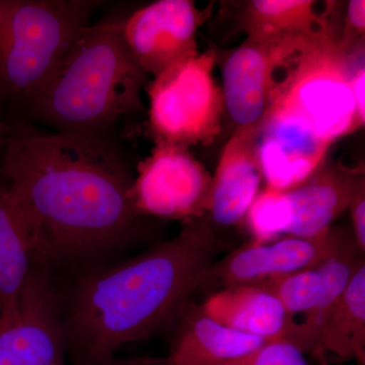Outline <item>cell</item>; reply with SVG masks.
I'll list each match as a JSON object with an SVG mask.
<instances>
[{"label":"cell","instance_id":"10","mask_svg":"<svg viewBox=\"0 0 365 365\" xmlns=\"http://www.w3.org/2000/svg\"><path fill=\"white\" fill-rule=\"evenodd\" d=\"M67 345L59 299L47 268L33 271L20 309L0 324V365H67Z\"/></svg>","mask_w":365,"mask_h":365},{"label":"cell","instance_id":"4","mask_svg":"<svg viewBox=\"0 0 365 365\" xmlns=\"http://www.w3.org/2000/svg\"><path fill=\"white\" fill-rule=\"evenodd\" d=\"M100 1L0 0V105L30 104Z\"/></svg>","mask_w":365,"mask_h":365},{"label":"cell","instance_id":"21","mask_svg":"<svg viewBox=\"0 0 365 365\" xmlns=\"http://www.w3.org/2000/svg\"><path fill=\"white\" fill-rule=\"evenodd\" d=\"M247 225L256 242H267L287 235L290 208L287 193L266 188L259 192L247 212Z\"/></svg>","mask_w":365,"mask_h":365},{"label":"cell","instance_id":"13","mask_svg":"<svg viewBox=\"0 0 365 365\" xmlns=\"http://www.w3.org/2000/svg\"><path fill=\"white\" fill-rule=\"evenodd\" d=\"M364 264V252L351 239L313 267L255 285L275 295L292 318L304 314V319L297 322V326L306 329L332 306Z\"/></svg>","mask_w":365,"mask_h":365},{"label":"cell","instance_id":"5","mask_svg":"<svg viewBox=\"0 0 365 365\" xmlns=\"http://www.w3.org/2000/svg\"><path fill=\"white\" fill-rule=\"evenodd\" d=\"M339 41L327 37L307 45L288 68L270 107L289 113L330 144L364 125L351 86L355 69L364 63V44L345 49Z\"/></svg>","mask_w":365,"mask_h":365},{"label":"cell","instance_id":"28","mask_svg":"<svg viewBox=\"0 0 365 365\" xmlns=\"http://www.w3.org/2000/svg\"><path fill=\"white\" fill-rule=\"evenodd\" d=\"M0 314H1V299H0Z\"/></svg>","mask_w":365,"mask_h":365},{"label":"cell","instance_id":"25","mask_svg":"<svg viewBox=\"0 0 365 365\" xmlns=\"http://www.w3.org/2000/svg\"><path fill=\"white\" fill-rule=\"evenodd\" d=\"M95 365H174L170 364L169 359H148V357H136V359H116L113 356L111 359L98 362Z\"/></svg>","mask_w":365,"mask_h":365},{"label":"cell","instance_id":"12","mask_svg":"<svg viewBox=\"0 0 365 365\" xmlns=\"http://www.w3.org/2000/svg\"><path fill=\"white\" fill-rule=\"evenodd\" d=\"M257 157L274 191H289L323 167L331 144L289 113L270 108L257 130Z\"/></svg>","mask_w":365,"mask_h":365},{"label":"cell","instance_id":"20","mask_svg":"<svg viewBox=\"0 0 365 365\" xmlns=\"http://www.w3.org/2000/svg\"><path fill=\"white\" fill-rule=\"evenodd\" d=\"M329 4L319 11L312 0H254L247 4L244 26L249 39L270 42L337 37Z\"/></svg>","mask_w":365,"mask_h":365},{"label":"cell","instance_id":"26","mask_svg":"<svg viewBox=\"0 0 365 365\" xmlns=\"http://www.w3.org/2000/svg\"><path fill=\"white\" fill-rule=\"evenodd\" d=\"M9 130H11V129H9V127L7 126L6 124L0 122V148L4 146V143H6V139L9 134Z\"/></svg>","mask_w":365,"mask_h":365},{"label":"cell","instance_id":"1","mask_svg":"<svg viewBox=\"0 0 365 365\" xmlns=\"http://www.w3.org/2000/svg\"><path fill=\"white\" fill-rule=\"evenodd\" d=\"M0 170L37 242L42 267L91 261L124 248L140 232L133 178L102 136L9 134Z\"/></svg>","mask_w":365,"mask_h":365},{"label":"cell","instance_id":"17","mask_svg":"<svg viewBox=\"0 0 365 365\" xmlns=\"http://www.w3.org/2000/svg\"><path fill=\"white\" fill-rule=\"evenodd\" d=\"M39 266L32 230L0 173V324L16 316L24 288Z\"/></svg>","mask_w":365,"mask_h":365},{"label":"cell","instance_id":"24","mask_svg":"<svg viewBox=\"0 0 365 365\" xmlns=\"http://www.w3.org/2000/svg\"><path fill=\"white\" fill-rule=\"evenodd\" d=\"M352 93L354 98L355 106H356L357 112L361 121H365V68L364 63L361 64L355 69L353 73L352 81Z\"/></svg>","mask_w":365,"mask_h":365},{"label":"cell","instance_id":"7","mask_svg":"<svg viewBox=\"0 0 365 365\" xmlns=\"http://www.w3.org/2000/svg\"><path fill=\"white\" fill-rule=\"evenodd\" d=\"M212 178L189 148L157 143L137 168L129 196L137 215L181 220L203 217L210 204Z\"/></svg>","mask_w":365,"mask_h":365},{"label":"cell","instance_id":"9","mask_svg":"<svg viewBox=\"0 0 365 365\" xmlns=\"http://www.w3.org/2000/svg\"><path fill=\"white\" fill-rule=\"evenodd\" d=\"M354 239L351 230L332 227L314 237L288 235L244 245L209 267L199 290L217 292L235 285L257 284L313 267Z\"/></svg>","mask_w":365,"mask_h":365},{"label":"cell","instance_id":"22","mask_svg":"<svg viewBox=\"0 0 365 365\" xmlns=\"http://www.w3.org/2000/svg\"><path fill=\"white\" fill-rule=\"evenodd\" d=\"M208 365H309L306 354L299 347L279 340L267 342L256 351Z\"/></svg>","mask_w":365,"mask_h":365},{"label":"cell","instance_id":"18","mask_svg":"<svg viewBox=\"0 0 365 365\" xmlns=\"http://www.w3.org/2000/svg\"><path fill=\"white\" fill-rule=\"evenodd\" d=\"M176 325L168 357L174 365L217 364L250 354L267 343L223 325L192 300Z\"/></svg>","mask_w":365,"mask_h":365},{"label":"cell","instance_id":"15","mask_svg":"<svg viewBox=\"0 0 365 365\" xmlns=\"http://www.w3.org/2000/svg\"><path fill=\"white\" fill-rule=\"evenodd\" d=\"M300 348L318 359L332 353L365 365V264L332 306L300 331Z\"/></svg>","mask_w":365,"mask_h":365},{"label":"cell","instance_id":"16","mask_svg":"<svg viewBox=\"0 0 365 365\" xmlns=\"http://www.w3.org/2000/svg\"><path fill=\"white\" fill-rule=\"evenodd\" d=\"M360 172L345 168L321 167L299 186L285 191L290 208V223L287 235L314 237L333 227L347 210Z\"/></svg>","mask_w":365,"mask_h":365},{"label":"cell","instance_id":"2","mask_svg":"<svg viewBox=\"0 0 365 365\" xmlns=\"http://www.w3.org/2000/svg\"><path fill=\"white\" fill-rule=\"evenodd\" d=\"M222 247L203 216L133 258L83 274L60 307L73 364H97L176 325Z\"/></svg>","mask_w":365,"mask_h":365},{"label":"cell","instance_id":"19","mask_svg":"<svg viewBox=\"0 0 365 365\" xmlns=\"http://www.w3.org/2000/svg\"><path fill=\"white\" fill-rule=\"evenodd\" d=\"M201 306L223 325L266 342L287 341L295 323L275 295L255 284L222 288Z\"/></svg>","mask_w":365,"mask_h":365},{"label":"cell","instance_id":"8","mask_svg":"<svg viewBox=\"0 0 365 365\" xmlns=\"http://www.w3.org/2000/svg\"><path fill=\"white\" fill-rule=\"evenodd\" d=\"M316 40L248 38L228 54L222 66L223 108L237 131L260 126L295 57Z\"/></svg>","mask_w":365,"mask_h":365},{"label":"cell","instance_id":"23","mask_svg":"<svg viewBox=\"0 0 365 365\" xmlns=\"http://www.w3.org/2000/svg\"><path fill=\"white\" fill-rule=\"evenodd\" d=\"M347 210L349 211L351 218L352 234L357 246L365 252V185L364 176L360 178L355 186L349 205Z\"/></svg>","mask_w":365,"mask_h":365},{"label":"cell","instance_id":"14","mask_svg":"<svg viewBox=\"0 0 365 365\" xmlns=\"http://www.w3.org/2000/svg\"><path fill=\"white\" fill-rule=\"evenodd\" d=\"M257 130L235 132L220 155L208 209L211 222L220 227L242 222L259 194L263 177L257 157Z\"/></svg>","mask_w":365,"mask_h":365},{"label":"cell","instance_id":"3","mask_svg":"<svg viewBox=\"0 0 365 365\" xmlns=\"http://www.w3.org/2000/svg\"><path fill=\"white\" fill-rule=\"evenodd\" d=\"M122 23L90 24L76 36L29 104L38 119L57 132L101 136L143 110L148 73L125 44Z\"/></svg>","mask_w":365,"mask_h":365},{"label":"cell","instance_id":"27","mask_svg":"<svg viewBox=\"0 0 365 365\" xmlns=\"http://www.w3.org/2000/svg\"><path fill=\"white\" fill-rule=\"evenodd\" d=\"M317 359L319 360V364L321 365H330V364H329L328 359H327L326 353H322Z\"/></svg>","mask_w":365,"mask_h":365},{"label":"cell","instance_id":"11","mask_svg":"<svg viewBox=\"0 0 365 365\" xmlns=\"http://www.w3.org/2000/svg\"><path fill=\"white\" fill-rule=\"evenodd\" d=\"M202 14L190 0H160L137 9L122 23L132 57L153 78L198 54L196 34Z\"/></svg>","mask_w":365,"mask_h":365},{"label":"cell","instance_id":"6","mask_svg":"<svg viewBox=\"0 0 365 365\" xmlns=\"http://www.w3.org/2000/svg\"><path fill=\"white\" fill-rule=\"evenodd\" d=\"M215 53H198L155 76L148 88L150 128L157 143L189 148L212 143L223 100L215 78Z\"/></svg>","mask_w":365,"mask_h":365}]
</instances>
